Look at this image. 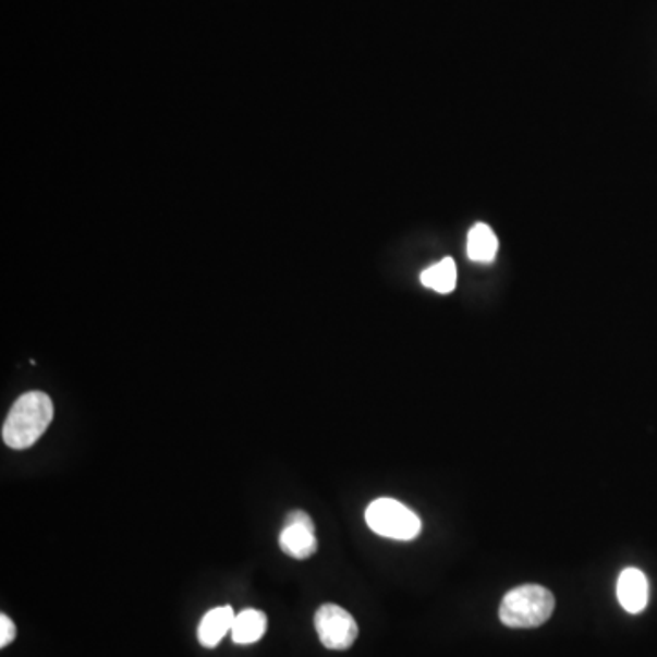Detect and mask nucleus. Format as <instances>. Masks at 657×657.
Returning <instances> with one entry per match:
<instances>
[{"label": "nucleus", "instance_id": "obj_1", "mask_svg": "<svg viewBox=\"0 0 657 657\" xmlns=\"http://www.w3.org/2000/svg\"><path fill=\"white\" fill-rule=\"evenodd\" d=\"M53 421V402L42 391L19 397L2 426V440L12 450H28Z\"/></svg>", "mask_w": 657, "mask_h": 657}, {"label": "nucleus", "instance_id": "obj_2", "mask_svg": "<svg viewBox=\"0 0 657 657\" xmlns=\"http://www.w3.org/2000/svg\"><path fill=\"white\" fill-rule=\"evenodd\" d=\"M556 597L540 584H523L506 594L499 618L510 629H537L551 618Z\"/></svg>", "mask_w": 657, "mask_h": 657}, {"label": "nucleus", "instance_id": "obj_3", "mask_svg": "<svg viewBox=\"0 0 657 657\" xmlns=\"http://www.w3.org/2000/svg\"><path fill=\"white\" fill-rule=\"evenodd\" d=\"M365 523L380 537L394 540H413L422 532V521L415 511L389 497L367 506Z\"/></svg>", "mask_w": 657, "mask_h": 657}, {"label": "nucleus", "instance_id": "obj_4", "mask_svg": "<svg viewBox=\"0 0 657 657\" xmlns=\"http://www.w3.org/2000/svg\"><path fill=\"white\" fill-rule=\"evenodd\" d=\"M315 629L329 650H348L358 637V624L345 608L327 603L315 613Z\"/></svg>", "mask_w": 657, "mask_h": 657}, {"label": "nucleus", "instance_id": "obj_5", "mask_svg": "<svg viewBox=\"0 0 657 657\" xmlns=\"http://www.w3.org/2000/svg\"><path fill=\"white\" fill-rule=\"evenodd\" d=\"M619 605L629 613H641L648 605V579L637 568H624L618 579Z\"/></svg>", "mask_w": 657, "mask_h": 657}, {"label": "nucleus", "instance_id": "obj_6", "mask_svg": "<svg viewBox=\"0 0 657 657\" xmlns=\"http://www.w3.org/2000/svg\"><path fill=\"white\" fill-rule=\"evenodd\" d=\"M280 548L292 559H309L318 550L315 524H285L280 532Z\"/></svg>", "mask_w": 657, "mask_h": 657}, {"label": "nucleus", "instance_id": "obj_7", "mask_svg": "<svg viewBox=\"0 0 657 657\" xmlns=\"http://www.w3.org/2000/svg\"><path fill=\"white\" fill-rule=\"evenodd\" d=\"M234 619H236V613L232 607L214 608L203 616L202 623L197 626V640L205 648H216L219 641L232 632Z\"/></svg>", "mask_w": 657, "mask_h": 657}, {"label": "nucleus", "instance_id": "obj_8", "mask_svg": "<svg viewBox=\"0 0 657 657\" xmlns=\"http://www.w3.org/2000/svg\"><path fill=\"white\" fill-rule=\"evenodd\" d=\"M265 632H267V616L256 608H247L236 613L231 635L236 645H253L264 637Z\"/></svg>", "mask_w": 657, "mask_h": 657}, {"label": "nucleus", "instance_id": "obj_9", "mask_svg": "<svg viewBox=\"0 0 657 657\" xmlns=\"http://www.w3.org/2000/svg\"><path fill=\"white\" fill-rule=\"evenodd\" d=\"M497 248H499L497 236L486 223H477L472 227V231L467 234V256L472 261H478V264L494 261Z\"/></svg>", "mask_w": 657, "mask_h": 657}, {"label": "nucleus", "instance_id": "obj_10", "mask_svg": "<svg viewBox=\"0 0 657 657\" xmlns=\"http://www.w3.org/2000/svg\"><path fill=\"white\" fill-rule=\"evenodd\" d=\"M422 285L440 292V294H450L457 287V265L453 258H445L438 264L427 267L421 275Z\"/></svg>", "mask_w": 657, "mask_h": 657}, {"label": "nucleus", "instance_id": "obj_11", "mask_svg": "<svg viewBox=\"0 0 657 657\" xmlns=\"http://www.w3.org/2000/svg\"><path fill=\"white\" fill-rule=\"evenodd\" d=\"M17 635V626L13 623L12 619L8 618L7 613L0 616V646L10 645Z\"/></svg>", "mask_w": 657, "mask_h": 657}]
</instances>
